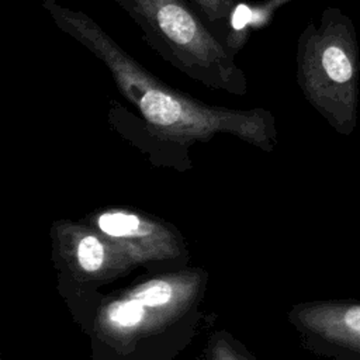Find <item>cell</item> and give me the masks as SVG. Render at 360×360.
<instances>
[{"label": "cell", "instance_id": "obj_9", "mask_svg": "<svg viewBox=\"0 0 360 360\" xmlns=\"http://www.w3.org/2000/svg\"><path fill=\"white\" fill-rule=\"evenodd\" d=\"M208 24L217 39L221 42L229 17L235 7L243 0H188Z\"/></svg>", "mask_w": 360, "mask_h": 360}, {"label": "cell", "instance_id": "obj_11", "mask_svg": "<svg viewBox=\"0 0 360 360\" xmlns=\"http://www.w3.org/2000/svg\"><path fill=\"white\" fill-rule=\"evenodd\" d=\"M243 360H248V359H243Z\"/></svg>", "mask_w": 360, "mask_h": 360}, {"label": "cell", "instance_id": "obj_2", "mask_svg": "<svg viewBox=\"0 0 360 360\" xmlns=\"http://www.w3.org/2000/svg\"><path fill=\"white\" fill-rule=\"evenodd\" d=\"M165 62L212 90L245 96V72L188 0H115Z\"/></svg>", "mask_w": 360, "mask_h": 360}, {"label": "cell", "instance_id": "obj_6", "mask_svg": "<svg viewBox=\"0 0 360 360\" xmlns=\"http://www.w3.org/2000/svg\"><path fill=\"white\" fill-rule=\"evenodd\" d=\"M291 318L329 356L360 360V302H308L295 307Z\"/></svg>", "mask_w": 360, "mask_h": 360}, {"label": "cell", "instance_id": "obj_5", "mask_svg": "<svg viewBox=\"0 0 360 360\" xmlns=\"http://www.w3.org/2000/svg\"><path fill=\"white\" fill-rule=\"evenodd\" d=\"M94 225L134 264L173 259L181 255L180 239L172 229L138 212L107 210L97 214Z\"/></svg>", "mask_w": 360, "mask_h": 360}, {"label": "cell", "instance_id": "obj_8", "mask_svg": "<svg viewBox=\"0 0 360 360\" xmlns=\"http://www.w3.org/2000/svg\"><path fill=\"white\" fill-rule=\"evenodd\" d=\"M294 0H262L240 1L229 17L225 34L221 39L222 46L231 58H236L239 51L248 44L253 32L269 27L276 13Z\"/></svg>", "mask_w": 360, "mask_h": 360}, {"label": "cell", "instance_id": "obj_3", "mask_svg": "<svg viewBox=\"0 0 360 360\" xmlns=\"http://www.w3.org/2000/svg\"><path fill=\"white\" fill-rule=\"evenodd\" d=\"M297 83L305 100L340 135L357 125L360 53L352 18L338 7L322 10L297 41Z\"/></svg>", "mask_w": 360, "mask_h": 360}, {"label": "cell", "instance_id": "obj_10", "mask_svg": "<svg viewBox=\"0 0 360 360\" xmlns=\"http://www.w3.org/2000/svg\"><path fill=\"white\" fill-rule=\"evenodd\" d=\"M212 360H243L235 353V350L229 346L226 340H217L212 347Z\"/></svg>", "mask_w": 360, "mask_h": 360}, {"label": "cell", "instance_id": "obj_4", "mask_svg": "<svg viewBox=\"0 0 360 360\" xmlns=\"http://www.w3.org/2000/svg\"><path fill=\"white\" fill-rule=\"evenodd\" d=\"M200 283L197 273L143 281L101 307L96 329L111 342L129 343L180 316L195 297Z\"/></svg>", "mask_w": 360, "mask_h": 360}, {"label": "cell", "instance_id": "obj_7", "mask_svg": "<svg viewBox=\"0 0 360 360\" xmlns=\"http://www.w3.org/2000/svg\"><path fill=\"white\" fill-rule=\"evenodd\" d=\"M59 250L72 271L86 280H105L125 273L132 260L96 228L65 221L56 225Z\"/></svg>", "mask_w": 360, "mask_h": 360}, {"label": "cell", "instance_id": "obj_1", "mask_svg": "<svg viewBox=\"0 0 360 360\" xmlns=\"http://www.w3.org/2000/svg\"><path fill=\"white\" fill-rule=\"evenodd\" d=\"M42 7L60 31L107 68L118 93L141 114L139 121L150 138L188 146L218 134H229L266 150L273 148L276 127L270 111L233 110L194 98L149 72L84 11L56 0H44Z\"/></svg>", "mask_w": 360, "mask_h": 360}]
</instances>
